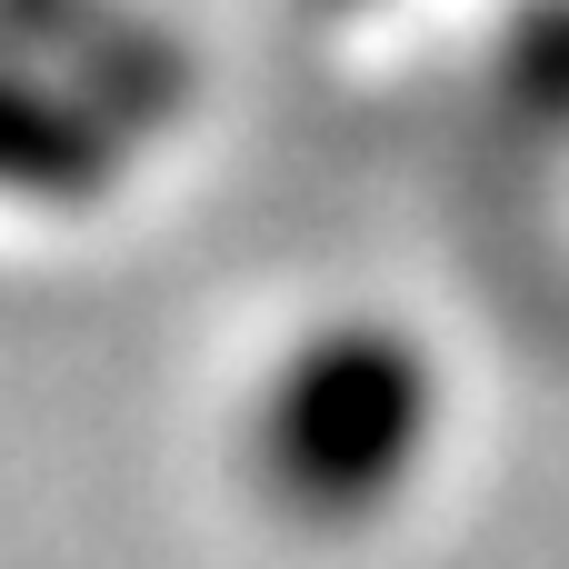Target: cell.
<instances>
[{
  "label": "cell",
  "instance_id": "1",
  "mask_svg": "<svg viewBox=\"0 0 569 569\" xmlns=\"http://www.w3.org/2000/svg\"><path fill=\"white\" fill-rule=\"evenodd\" d=\"M410 440H420V380H410L390 350L350 340V350H330V360H310V370L290 380L270 450H280V490H290L300 510L350 520V510H370V500L400 480Z\"/></svg>",
  "mask_w": 569,
  "mask_h": 569
}]
</instances>
